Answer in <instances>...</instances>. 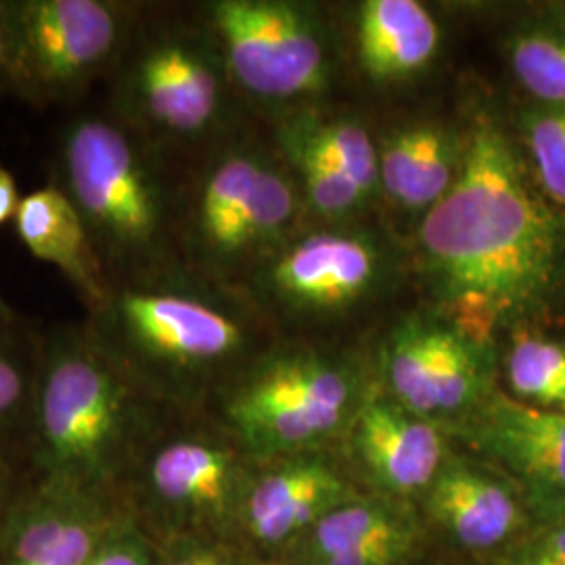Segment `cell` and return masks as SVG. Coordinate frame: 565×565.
I'll return each instance as SVG.
<instances>
[{
    "instance_id": "cell-1",
    "label": "cell",
    "mask_w": 565,
    "mask_h": 565,
    "mask_svg": "<svg viewBox=\"0 0 565 565\" xmlns=\"http://www.w3.org/2000/svg\"><path fill=\"white\" fill-rule=\"evenodd\" d=\"M452 189L425 212L419 260L446 321L492 343L548 312L565 289V212L490 114L467 130ZM515 331V329H513Z\"/></svg>"
},
{
    "instance_id": "cell-2",
    "label": "cell",
    "mask_w": 565,
    "mask_h": 565,
    "mask_svg": "<svg viewBox=\"0 0 565 565\" xmlns=\"http://www.w3.org/2000/svg\"><path fill=\"white\" fill-rule=\"evenodd\" d=\"M237 285L174 264L111 282L84 324L103 350L181 411H205L263 348Z\"/></svg>"
},
{
    "instance_id": "cell-3",
    "label": "cell",
    "mask_w": 565,
    "mask_h": 565,
    "mask_svg": "<svg viewBox=\"0 0 565 565\" xmlns=\"http://www.w3.org/2000/svg\"><path fill=\"white\" fill-rule=\"evenodd\" d=\"M172 411L103 350L84 321L44 327L28 476L120 503L142 448Z\"/></svg>"
},
{
    "instance_id": "cell-4",
    "label": "cell",
    "mask_w": 565,
    "mask_h": 565,
    "mask_svg": "<svg viewBox=\"0 0 565 565\" xmlns=\"http://www.w3.org/2000/svg\"><path fill=\"white\" fill-rule=\"evenodd\" d=\"M163 153L105 109L67 121L53 181L81 212L107 285L182 264L181 200L166 182Z\"/></svg>"
},
{
    "instance_id": "cell-5",
    "label": "cell",
    "mask_w": 565,
    "mask_h": 565,
    "mask_svg": "<svg viewBox=\"0 0 565 565\" xmlns=\"http://www.w3.org/2000/svg\"><path fill=\"white\" fill-rule=\"evenodd\" d=\"M256 465L207 411L174 408L142 448L120 503L156 543L189 536L242 543Z\"/></svg>"
},
{
    "instance_id": "cell-6",
    "label": "cell",
    "mask_w": 565,
    "mask_h": 565,
    "mask_svg": "<svg viewBox=\"0 0 565 565\" xmlns=\"http://www.w3.org/2000/svg\"><path fill=\"white\" fill-rule=\"evenodd\" d=\"M363 366L317 350H263L207 404L256 461H270L342 440L373 394Z\"/></svg>"
},
{
    "instance_id": "cell-7",
    "label": "cell",
    "mask_w": 565,
    "mask_h": 565,
    "mask_svg": "<svg viewBox=\"0 0 565 565\" xmlns=\"http://www.w3.org/2000/svg\"><path fill=\"white\" fill-rule=\"evenodd\" d=\"M105 82V111L160 153L218 132L233 93L202 15L195 25L166 20L142 2Z\"/></svg>"
},
{
    "instance_id": "cell-8",
    "label": "cell",
    "mask_w": 565,
    "mask_h": 565,
    "mask_svg": "<svg viewBox=\"0 0 565 565\" xmlns=\"http://www.w3.org/2000/svg\"><path fill=\"white\" fill-rule=\"evenodd\" d=\"M298 210L294 182L249 142L212 151L189 200L181 198L182 264L237 285L285 239Z\"/></svg>"
},
{
    "instance_id": "cell-9",
    "label": "cell",
    "mask_w": 565,
    "mask_h": 565,
    "mask_svg": "<svg viewBox=\"0 0 565 565\" xmlns=\"http://www.w3.org/2000/svg\"><path fill=\"white\" fill-rule=\"evenodd\" d=\"M139 2L2 0L7 93L51 107L107 81L130 36Z\"/></svg>"
},
{
    "instance_id": "cell-10",
    "label": "cell",
    "mask_w": 565,
    "mask_h": 565,
    "mask_svg": "<svg viewBox=\"0 0 565 565\" xmlns=\"http://www.w3.org/2000/svg\"><path fill=\"white\" fill-rule=\"evenodd\" d=\"M233 90L285 102L327 81L324 42L300 7L281 0H212L200 9Z\"/></svg>"
},
{
    "instance_id": "cell-11",
    "label": "cell",
    "mask_w": 565,
    "mask_h": 565,
    "mask_svg": "<svg viewBox=\"0 0 565 565\" xmlns=\"http://www.w3.org/2000/svg\"><path fill=\"white\" fill-rule=\"evenodd\" d=\"M377 377L390 398L446 429L499 387V356L446 319H411L390 333Z\"/></svg>"
},
{
    "instance_id": "cell-12",
    "label": "cell",
    "mask_w": 565,
    "mask_h": 565,
    "mask_svg": "<svg viewBox=\"0 0 565 565\" xmlns=\"http://www.w3.org/2000/svg\"><path fill=\"white\" fill-rule=\"evenodd\" d=\"M445 431L520 488L534 524H565V413L518 403L499 385Z\"/></svg>"
},
{
    "instance_id": "cell-13",
    "label": "cell",
    "mask_w": 565,
    "mask_h": 565,
    "mask_svg": "<svg viewBox=\"0 0 565 565\" xmlns=\"http://www.w3.org/2000/svg\"><path fill=\"white\" fill-rule=\"evenodd\" d=\"M415 507L431 546L465 564H488L534 525L520 488L457 446Z\"/></svg>"
},
{
    "instance_id": "cell-14",
    "label": "cell",
    "mask_w": 565,
    "mask_h": 565,
    "mask_svg": "<svg viewBox=\"0 0 565 565\" xmlns=\"http://www.w3.org/2000/svg\"><path fill=\"white\" fill-rule=\"evenodd\" d=\"M363 494L327 448L258 461L243 503L242 543L277 565L308 530Z\"/></svg>"
},
{
    "instance_id": "cell-15",
    "label": "cell",
    "mask_w": 565,
    "mask_h": 565,
    "mask_svg": "<svg viewBox=\"0 0 565 565\" xmlns=\"http://www.w3.org/2000/svg\"><path fill=\"white\" fill-rule=\"evenodd\" d=\"M342 463L366 494L417 505L452 448L440 425L390 398L380 385L342 436Z\"/></svg>"
},
{
    "instance_id": "cell-16",
    "label": "cell",
    "mask_w": 565,
    "mask_h": 565,
    "mask_svg": "<svg viewBox=\"0 0 565 565\" xmlns=\"http://www.w3.org/2000/svg\"><path fill=\"white\" fill-rule=\"evenodd\" d=\"M377 245L352 233H317L281 243L245 279L242 291L256 303L285 310H342L377 285Z\"/></svg>"
},
{
    "instance_id": "cell-17",
    "label": "cell",
    "mask_w": 565,
    "mask_h": 565,
    "mask_svg": "<svg viewBox=\"0 0 565 565\" xmlns=\"http://www.w3.org/2000/svg\"><path fill=\"white\" fill-rule=\"evenodd\" d=\"M124 513L116 501L28 480L0 524V565H84Z\"/></svg>"
},
{
    "instance_id": "cell-18",
    "label": "cell",
    "mask_w": 565,
    "mask_h": 565,
    "mask_svg": "<svg viewBox=\"0 0 565 565\" xmlns=\"http://www.w3.org/2000/svg\"><path fill=\"white\" fill-rule=\"evenodd\" d=\"M431 551L417 507L363 494L308 530L277 565H415Z\"/></svg>"
},
{
    "instance_id": "cell-19",
    "label": "cell",
    "mask_w": 565,
    "mask_h": 565,
    "mask_svg": "<svg viewBox=\"0 0 565 565\" xmlns=\"http://www.w3.org/2000/svg\"><path fill=\"white\" fill-rule=\"evenodd\" d=\"M13 224L28 254L53 264L74 285L86 310L102 302L107 291L102 264L81 212L55 182L25 193Z\"/></svg>"
},
{
    "instance_id": "cell-20",
    "label": "cell",
    "mask_w": 565,
    "mask_h": 565,
    "mask_svg": "<svg viewBox=\"0 0 565 565\" xmlns=\"http://www.w3.org/2000/svg\"><path fill=\"white\" fill-rule=\"evenodd\" d=\"M465 139L443 126L417 124L380 149V184L404 210H431L452 189L463 163Z\"/></svg>"
},
{
    "instance_id": "cell-21",
    "label": "cell",
    "mask_w": 565,
    "mask_h": 565,
    "mask_svg": "<svg viewBox=\"0 0 565 565\" xmlns=\"http://www.w3.org/2000/svg\"><path fill=\"white\" fill-rule=\"evenodd\" d=\"M440 46L438 21L415 0H369L359 15V49L375 81L419 72Z\"/></svg>"
},
{
    "instance_id": "cell-22",
    "label": "cell",
    "mask_w": 565,
    "mask_h": 565,
    "mask_svg": "<svg viewBox=\"0 0 565 565\" xmlns=\"http://www.w3.org/2000/svg\"><path fill=\"white\" fill-rule=\"evenodd\" d=\"M507 55L532 103L565 107V4L520 21L507 41Z\"/></svg>"
},
{
    "instance_id": "cell-23",
    "label": "cell",
    "mask_w": 565,
    "mask_h": 565,
    "mask_svg": "<svg viewBox=\"0 0 565 565\" xmlns=\"http://www.w3.org/2000/svg\"><path fill=\"white\" fill-rule=\"evenodd\" d=\"M41 329H0V450L25 467L39 380ZM28 469V467H25Z\"/></svg>"
},
{
    "instance_id": "cell-24",
    "label": "cell",
    "mask_w": 565,
    "mask_h": 565,
    "mask_svg": "<svg viewBox=\"0 0 565 565\" xmlns=\"http://www.w3.org/2000/svg\"><path fill=\"white\" fill-rule=\"evenodd\" d=\"M499 371L518 403L565 413V342L536 329H515Z\"/></svg>"
},
{
    "instance_id": "cell-25",
    "label": "cell",
    "mask_w": 565,
    "mask_h": 565,
    "mask_svg": "<svg viewBox=\"0 0 565 565\" xmlns=\"http://www.w3.org/2000/svg\"><path fill=\"white\" fill-rule=\"evenodd\" d=\"M287 160L294 163L303 179V186L312 207L331 221H340L354 214L366 195L361 186L348 179L323 151L310 141L296 121H285L279 135Z\"/></svg>"
},
{
    "instance_id": "cell-26",
    "label": "cell",
    "mask_w": 565,
    "mask_h": 565,
    "mask_svg": "<svg viewBox=\"0 0 565 565\" xmlns=\"http://www.w3.org/2000/svg\"><path fill=\"white\" fill-rule=\"evenodd\" d=\"M515 130L541 191L565 212V107L532 103L518 114Z\"/></svg>"
},
{
    "instance_id": "cell-27",
    "label": "cell",
    "mask_w": 565,
    "mask_h": 565,
    "mask_svg": "<svg viewBox=\"0 0 565 565\" xmlns=\"http://www.w3.org/2000/svg\"><path fill=\"white\" fill-rule=\"evenodd\" d=\"M294 121L348 179L361 186L366 200L382 189L380 149L361 124L352 120Z\"/></svg>"
},
{
    "instance_id": "cell-28",
    "label": "cell",
    "mask_w": 565,
    "mask_h": 565,
    "mask_svg": "<svg viewBox=\"0 0 565 565\" xmlns=\"http://www.w3.org/2000/svg\"><path fill=\"white\" fill-rule=\"evenodd\" d=\"M158 565H270L237 541L170 539L158 543Z\"/></svg>"
},
{
    "instance_id": "cell-29",
    "label": "cell",
    "mask_w": 565,
    "mask_h": 565,
    "mask_svg": "<svg viewBox=\"0 0 565 565\" xmlns=\"http://www.w3.org/2000/svg\"><path fill=\"white\" fill-rule=\"evenodd\" d=\"M158 543L126 511L118 525L84 565H158Z\"/></svg>"
},
{
    "instance_id": "cell-30",
    "label": "cell",
    "mask_w": 565,
    "mask_h": 565,
    "mask_svg": "<svg viewBox=\"0 0 565 565\" xmlns=\"http://www.w3.org/2000/svg\"><path fill=\"white\" fill-rule=\"evenodd\" d=\"M484 565H565V524H534Z\"/></svg>"
},
{
    "instance_id": "cell-31",
    "label": "cell",
    "mask_w": 565,
    "mask_h": 565,
    "mask_svg": "<svg viewBox=\"0 0 565 565\" xmlns=\"http://www.w3.org/2000/svg\"><path fill=\"white\" fill-rule=\"evenodd\" d=\"M30 480L28 469L0 450V524Z\"/></svg>"
},
{
    "instance_id": "cell-32",
    "label": "cell",
    "mask_w": 565,
    "mask_h": 565,
    "mask_svg": "<svg viewBox=\"0 0 565 565\" xmlns=\"http://www.w3.org/2000/svg\"><path fill=\"white\" fill-rule=\"evenodd\" d=\"M20 186L15 177L0 166V226L13 223L21 203Z\"/></svg>"
},
{
    "instance_id": "cell-33",
    "label": "cell",
    "mask_w": 565,
    "mask_h": 565,
    "mask_svg": "<svg viewBox=\"0 0 565 565\" xmlns=\"http://www.w3.org/2000/svg\"><path fill=\"white\" fill-rule=\"evenodd\" d=\"M23 323H25V319L0 294V329H11V327H20Z\"/></svg>"
},
{
    "instance_id": "cell-34",
    "label": "cell",
    "mask_w": 565,
    "mask_h": 565,
    "mask_svg": "<svg viewBox=\"0 0 565 565\" xmlns=\"http://www.w3.org/2000/svg\"><path fill=\"white\" fill-rule=\"evenodd\" d=\"M0 93H7V34H4L2 0H0Z\"/></svg>"
},
{
    "instance_id": "cell-35",
    "label": "cell",
    "mask_w": 565,
    "mask_h": 565,
    "mask_svg": "<svg viewBox=\"0 0 565 565\" xmlns=\"http://www.w3.org/2000/svg\"><path fill=\"white\" fill-rule=\"evenodd\" d=\"M415 565H473V564H465L461 559H455V557H450V555H446L443 551H431L427 557H424L419 564Z\"/></svg>"
}]
</instances>
